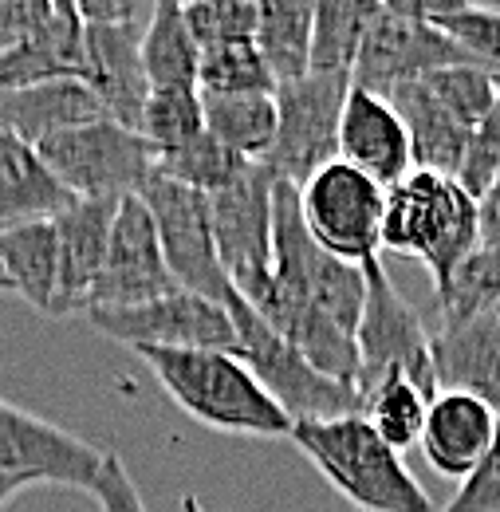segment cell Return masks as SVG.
<instances>
[{
	"mask_svg": "<svg viewBox=\"0 0 500 512\" xmlns=\"http://www.w3.org/2000/svg\"><path fill=\"white\" fill-rule=\"evenodd\" d=\"M288 442L359 512H434L430 493L410 473L402 453L386 446L363 414L300 422Z\"/></svg>",
	"mask_w": 500,
	"mask_h": 512,
	"instance_id": "1",
	"label": "cell"
},
{
	"mask_svg": "<svg viewBox=\"0 0 500 512\" xmlns=\"http://www.w3.org/2000/svg\"><path fill=\"white\" fill-rule=\"evenodd\" d=\"M193 422L237 438H292V418L233 351H138Z\"/></svg>",
	"mask_w": 500,
	"mask_h": 512,
	"instance_id": "2",
	"label": "cell"
},
{
	"mask_svg": "<svg viewBox=\"0 0 500 512\" xmlns=\"http://www.w3.org/2000/svg\"><path fill=\"white\" fill-rule=\"evenodd\" d=\"M382 249L422 260L434 276V288H445L449 276L481 249L477 197H469L457 178L410 170L386 190Z\"/></svg>",
	"mask_w": 500,
	"mask_h": 512,
	"instance_id": "3",
	"label": "cell"
},
{
	"mask_svg": "<svg viewBox=\"0 0 500 512\" xmlns=\"http://www.w3.org/2000/svg\"><path fill=\"white\" fill-rule=\"evenodd\" d=\"M225 308H229L233 331H237L233 355L256 375V383L268 390V398L292 418V426L363 414V398L355 386L315 371L312 363L288 339H280L237 292L225 300Z\"/></svg>",
	"mask_w": 500,
	"mask_h": 512,
	"instance_id": "4",
	"label": "cell"
},
{
	"mask_svg": "<svg viewBox=\"0 0 500 512\" xmlns=\"http://www.w3.org/2000/svg\"><path fill=\"white\" fill-rule=\"evenodd\" d=\"M272 276L312 300L319 312H327L351 335L359 331L363 300H367V268L331 256L304 225L300 190L288 182H276L272 193Z\"/></svg>",
	"mask_w": 500,
	"mask_h": 512,
	"instance_id": "5",
	"label": "cell"
},
{
	"mask_svg": "<svg viewBox=\"0 0 500 512\" xmlns=\"http://www.w3.org/2000/svg\"><path fill=\"white\" fill-rule=\"evenodd\" d=\"M48 170L79 201H126L146 190L158 174V150L142 130L115 119L67 130L36 146Z\"/></svg>",
	"mask_w": 500,
	"mask_h": 512,
	"instance_id": "6",
	"label": "cell"
},
{
	"mask_svg": "<svg viewBox=\"0 0 500 512\" xmlns=\"http://www.w3.org/2000/svg\"><path fill=\"white\" fill-rule=\"evenodd\" d=\"M355 79L351 75H315L276 87V142L260 166L276 182L308 186L315 174L339 162V123L347 111Z\"/></svg>",
	"mask_w": 500,
	"mask_h": 512,
	"instance_id": "7",
	"label": "cell"
},
{
	"mask_svg": "<svg viewBox=\"0 0 500 512\" xmlns=\"http://www.w3.org/2000/svg\"><path fill=\"white\" fill-rule=\"evenodd\" d=\"M367 268V300L359 316V383L355 390H371L382 379H410L430 398H438V371H434V347L422 316L402 300L382 260L363 264Z\"/></svg>",
	"mask_w": 500,
	"mask_h": 512,
	"instance_id": "8",
	"label": "cell"
},
{
	"mask_svg": "<svg viewBox=\"0 0 500 512\" xmlns=\"http://www.w3.org/2000/svg\"><path fill=\"white\" fill-rule=\"evenodd\" d=\"M95 331L138 351H237V331L225 304L193 296L186 288L134 308L87 312Z\"/></svg>",
	"mask_w": 500,
	"mask_h": 512,
	"instance_id": "9",
	"label": "cell"
},
{
	"mask_svg": "<svg viewBox=\"0 0 500 512\" xmlns=\"http://www.w3.org/2000/svg\"><path fill=\"white\" fill-rule=\"evenodd\" d=\"M300 213L315 241L339 260L371 264L382 249L386 186L347 166L343 158L323 166L308 186H300Z\"/></svg>",
	"mask_w": 500,
	"mask_h": 512,
	"instance_id": "10",
	"label": "cell"
},
{
	"mask_svg": "<svg viewBox=\"0 0 500 512\" xmlns=\"http://www.w3.org/2000/svg\"><path fill=\"white\" fill-rule=\"evenodd\" d=\"M457 64H477V60H469L438 24H430L418 4H378L351 79L355 87L386 99L402 83L426 79L441 67Z\"/></svg>",
	"mask_w": 500,
	"mask_h": 512,
	"instance_id": "11",
	"label": "cell"
},
{
	"mask_svg": "<svg viewBox=\"0 0 500 512\" xmlns=\"http://www.w3.org/2000/svg\"><path fill=\"white\" fill-rule=\"evenodd\" d=\"M138 197L154 217L162 253H166V264H170L178 288L225 304L233 296V284H229V276L221 268V256H217L209 197L186 190V186H178L162 174H154Z\"/></svg>",
	"mask_w": 500,
	"mask_h": 512,
	"instance_id": "12",
	"label": "cell"
},
{
	"mask_svg": "<svg viewBox=\"0 0 500 512\" xmlns=\"http://www.w3.org/2000/svg\"><path fill=\"white\" fill-rule=\"evenodd\" d=\"M272 193V170L252 162L245 178L209 197L217 256L241 300H252L272 280Z\"/></svg>",
	"mask_w": 500,
	"mask_h": 512,
	"instance_id": "13",
	"label": "cell"
},
{
	"mask_svg": "<svg viewBox=\"0 0 500 512\" xmlns=\"http://www.w3.org/2000/svg\"><path fill=\"white\" fill-rule=\"evenodd\" d=\"M103 461L107 449L91 446L0 398V477L20 485L48 481L67 489H95Z\"/></svg>",
	"mask_w": 500,
	"mask_h": 512,
	"instance_id": "14",
	"label": "cell"
},
{
	"mask_svg": "<svg viewBox=\"0 0 500 512\" xmlns=\"http://www.w3.org/2000/svg\"><path fill=\"white\" fill-rule=\"evenodd\" d=\"M178 292V280L166 264L158 229L150 209L142 205V197H126L115 213V229H111V249L103 260V272L95 280L91 292V308H134V304H150L158 296Z\"/></svg>",
	"mask_w": 500,
	"mask_h": 512,
	"instance_id": "15",
	"label": "cell"
},
{
	"mask_svg": "<svg viewBox=\"0 0 500 512\" xmlns=\"http://www.w3.org/2000/svg\"><path fill=\"white\" fill-rule=\"evenodd\" d=\"M245 304L280 339H288L315 371H323V375H331L339 383H351V386L359 383V343H355V335L347 327H339L327 312H319L312 300L288 292L272 276Z\"/></svg>",
	"mask_w": 500,
	"mask_h": 512,
	"instance_id": "16",
	"label": "cell"
},
{
	"mask_svg": "<svg viewBox=\"0 0 500 512\" xmlns=\"http://www.w3.org/2000/svg\"><path fill=\"white\" fill-rule=\"evenodd\" d=\"M83 83L99 95L107 119L142 130L150 79L142 67V24H83Z\"/></svg>",
	"mask_w": 500,
	"mask_h": 512,
	"instance_id": "17",
	"label": "cell"
},
{
	"mask_svg": "<svg viewBox=\"0 0 500 512\" xmlns=\"http://www.w3.org/2000/svg\"><path fill=\"white\" fill-rule=\"evenodd\" d=\"M339 158L347 166L363 170L367 178H375L386 190L398 186L414 170L410 134L402 127L398 111L390 107V99L363 91V87H351L347 111L339 123Z\"/></svg>",
	"mask_w": 500,
	"mask_h": 512,
	"instance_id": "18",
	"label": "cell"
},
{
	"mask_svg": "<svg viewBox=\"0 0 500 512\" xmlns=\"http://www.w3.org/2000/svg\"><path fill=\"white\" fill-rule=\"evenodd\" d=\"M123 201H79L56 217L60 233V304L56 320L63 316H87L95 280L103 272V260L111 249L115 213Z\"/></svg>",
	"mask_w": 500,
	"mask_h": 512,
	"instance_id": "19",
	"label": "cell"
},
{
	"mask_svg": "<svg viewBox=\"0 0 500 512\" xmlns=\"http://www.w3.org/2000/svg\"><path fill=\"white\" fill-rule=\"evenodd\" d=\"M500 414L461 390H438V398L430 402V418H426V434H422V453L430 461V469L449 477V481H465L493 446L497 438Z\"/></svg>",
	"mask_w": 500,
	"mask_h": 512,
	"instance_id": "20",
	"label": "cell"
},
{
	"mask_svg": "<svg viewBox=\"0 0 500 512\" xmlns=\"http://www.w3.org/2000/svg\"><path fill=\"white\" fill-rule=\"evenodd\" d=\"M48 79H83V20L71 0H52L44 20L0 56V95Z\"/></svg>",
	"mask_w": 500,
	"mask_h": 512,
	"instance_id": "21",
	"label": "cell"
},
{
	"mask_svg": "<svg viewBox=\"0 0 500 512\" xmlns=\"http://www.w3.org/2000/svg\"><path fill=\"white\" fill-rule=\"evenodd\" d=\"M430 347L438 390L473 394L500 414V320L493 312L465 323H438Z\"/></svg>",
	"mask_w": 500,
	"mask_h": 512,
	"instance_id": "22",
	"label": "cell"
},
{
	"mask_svg": "<svg viewBox=\"0 0 500 512\" xmlns=\"http://www.w3.org/2000/svg\"><path fill=\"white\" fill-rule=\"evenodd\" d=\"M107 111L83 79H48L12 95H0V130L16 134L28 146H40L56 134L103 123Z\"/></svg>",
	"mask_w": 500,
	"mask_h": 512,
	"instance_id": "23",
	"label": "cell"
},
{
	"mask_svg": "<svg viewBox=\"0 0 500 512\" xmlns=\"http://www.w3.org/2000/svg\"><path fill=\"white\" fill-rule=\"evenodd\" d=\"M71 205L75 197L48 170L40 150L0 130V233L36 221H56Z\"/></svg>",
	"mask_w": 500,
	"mask_h": 512,
	"instance_id": "24",
	"label": "cell"
},
{
	"mask_svg": "<svg viewBox=\"0 0 500 512\" xmlns=\"http://www.w3.org/2000/svg\"><path fill=\"white\" fill-rule=\"evenodd\" d=\"M390 107L398 111L402 127L410 134V154H414V170H430V174H445V178H457L461 162H465V146H469V130L461 127L438 99L434 91L414 79V83H402L394 87L390 95Z\"/></svg>",
	"mask_w": 500,
	"mask_h": 512,
	"instance_id": "25",
	"label": "cell"
},
{
	"mask_svg": "<svg viewBox=\"0 0 500 512\" xmlns=\"http://www.w3.org/2000/svg\"><path fill=\"white\" fill-rule=\"evenodd\" d=\"M0 268L8 276V292L28 300L40 316L56 320L60 304V233L56 221H36L0 233Z\"/></svg>",
	"mask_w": 500,
	"mask_h": 512,
	"instance_id": "26",
	"label": "cell"
},
{
	"mask_svg": "<svg viewBox=\"0 0 500 512\" xmlns=\"http://www.w3.org/2000/svg\"><path fill=\"white\" fill-rule=\"evenodd\" d=\"M312 24L315 4L268 0L256 12V52L268 64L276 87L304 79L312 71Z\"/></svg>",
	"mask_w": 500,
	"mask_h": 512,
	"instance_id": "27",
	"label": "cell"
},
{
	"mask_svg": "<svg viewBox=\"0 0 500 512\" xmlns=\"http://www.w3.org/2000/svg\"><path fill=\"white\" fill-rule=\"evenodd\" d=\"M142 67H146L150 91H158V87H197L201 48L189 36L178 0L154 4L150 20L142 24Z\"/></svg>",
	"mask_w": 500,
	"mask_h": 512,
	"instance_id": "28",
	"label": "cell"
},
{
	"mask_svg": "<svg viewBox=\"0 0 500 512\" xmlns=\"http://www.w3.org/2000/svg\"><path fill=\"white\" fill-rule=\"evenodd\" d=\"M205 130L233 154L264 162L276 142V91L272 95H201Z\"/></svg>",
	"mask_w": 500,
	"mask_h": 512,
	"instance_id": "29",
	"label": "cell"
},
{
	"mask_svg": "<svg viewBox=\"0 0 500 512\" xmlns=\"http://www.w3.org/2000/svg\"><path fill=\"white\" fill-rule=\"evenodd\" d=\"M363 418L371 422L378 438L390 449L406 453V449L422 446L426 434V418H430V394L410 379H382L378 386L363 390Z\"/></svg>",
	"mask_w": 500,
	"mask_h": 512,
	"instance_id": "30",
	"label": "cell"
},
{
	"mask_svg": "<svg viewBox=\"0 0 500 512\" xmlns=\"http://www.w3.org/2000/svg\"><path fill=\"white\" fill-rule=\"evenodd\" d=\"M375 12L378 4H351V0L315 4V24H312L315 75H351L355 71L363 36H367Z\"/></svg>",
	"mask_w": 500,
	"mask_h": 512,
	"instance_id": "31",
	"label": "cell"
},
{
	"mask_svg": "<svg viewBox=\"0 0 500 512\" xmlns=\"http://www.w3.org/2000/svg\"><path fill=\"white\" fill-rule=\"evenodd\" d=\"M249 166H252L249 158H241L229 146H221L209 130L201 138L186 142V146H178V150L158 154V174L162 178H170V182H178L186 190L205 193V197L229 190L237 178H245Z\"/></svg>",
	"mask_w": 500,
	"mask_h": 512,
	"instance_id": "32",
	"label": "cell"
},
{
	"mask_svg": "<svg viewBox=\"0 0 500 512\" xmlns=\"http://www.w3.org/2000/svg\"><path fill=\"white\" fill-rule=\"evenodd\" d=\"M500 304V245H481L449 284L438 288V323H465L497 312Z\"/></svg>",
	"mask_w": 500,
	"mask_h": 512,
	"instance_id": "33",
	"label": "cell"
},
{
	"mask_svg": "<svg viewBox=\"0 0 500 512\" xmlns=\"http://www.w3.org/2000/svg\"><path fill=\"white\" fill-rule=\"evenodd\" d=\"M197 91L201 95H272L276 79L256 52V40L205 48L197 67Z\"/></svg>",
	"mask_w": 500,
	"mask_h": 512,
	"instance_id": "34",
	"label": "cell"
},
{
	"mask_svg": "<svg viewBox=\"0 0 500 512\" xmlns=\"http://www.w3.org/2000/svg\"><path fill=\"white\" fill-rule=\"evenodd\" d=\"M422 83L434 91V99H438L441 107H445L461 127L469 130V134L489 119V111L497 107V99H500V75L481 64L441 67L434 75H426Z\"/></svg>",
	"mask_w": 500,
	"mask_h": 512,
	"instance_id": "35",
	"label": "cell"
},
{
	"mask_svg": "<svg viewBox=\"0 0 500 512\" xmlns=\"http://www.w3.org/2000/svg\"><path fill=\"white\" fill-rule=\"evenodd\" d=\"M422 16L430 24H438L441 32L481 67L500 75V8H481V4H461V0H445V4H418Z\"/></svg>",
	"mask_w": 500,
	"mask_h": 512,
	"instance_id": "36",
	"label": "cell"
},
{
	"mask_svg": "<svg viewBox=\"0 0 500 512\" xmlns=\"http://www.w3.org/2000/svg\"><path fill=\"white\" fill-rule=\"evenodd\" d=\"M142 134L158 154L178 150L205 134V107L197 87H158L146 99L142 111Z\"/></svg>",
	"mask_w": 500,
	"mask_h": 512,
	"instance_id": "37",
	"label": "cell"
},
{
	"mask_svg": "<svg viewBox=\"0 0 500 512\" xmlns=\"http://www.w3.org/2000/svg\"><path fill=\"white\" fill-rule=\"evenodd\" d=\"M256 12H260V4H249V0H193V4H182L189 36L201 52L221 48V44L256 40Z\"/></svg>",
	"mask_w": 500,
	"mask_h": 512,
	"instance_id": "38",
	"label": "cell"
},
{
	"mask_svg": "<svg viewBox=\"0 0 500 512\" xmlns=\"http://www.w3.org/2000/svg\"><path fill=\"white\" fill-rule=\"evenodd\" d=\"M500 174V99L497 107L489 111V119L469 134V146H465V162L457 170V182L465 186L469 197H485V190L497 182Z\"/></svg>",
	"mask_w": 500,
	"mask_h": 512,
	"instance_id": "39",
	"label": "cell"
},
{
	"mask_svg": "<svg viewBox=\"0 0 500 512\" xmlns=\"http://www.w3.org/2000/svg\"><path fill=\"white\" fill-rule=\"evenodd\" d=\"M441 512H500V422L485 461L457 485V493Z\"/></svg>",
	"mask_w": 500,
	"mask_h": 512,
	"instance_id": "40",
	"label": "cell"
},
{
	"mask_svg": "<svg viewBox=\"0 0 500 512\" xmlns=\"http://www.w3.org/2000/svg\"><path fill=\"white\" fill-rule=\"evenodd\" d=\"M91 493L99 497L103 512H146L138 485L130 481L123 457H115V453H107L103 473H99V481H95V489H91Z\"/></svg>",
	"mask_w": 500,
	"mask_h": 512,
	"instance_id": "41",
	"label": "cell"
},
{
	"mask_svg": "<svg viewBox=\"0 0 500 512\" xmlns=\"http://www.w3.org/2000/svg\"><path fill=\"white\" fill-rule=\"evenodd\" d=\"M52 0H0V56L12 52L48 12Z\"/></svg>",
	"mask_w": 500,
	"mask_h": 512,
	"instance_id": "42",
	"label": "cell"
},
{
	"mask_svg": "<svg viewBox=\"0 0 500 512\" xmlns=\"http://www.w3.org/2000/svg\"><path fill=\"white\" fill-rule=\"evenodd\" d=\"M75 12L83 24H134L142 16L134 0H79Z\"/></svg>",
	"mask_w": 500,
	"mask_h": 512,
	"instance_id": "43",
	"label": "cell"
},
{
	"mask_svg": "<svg viewBox=\"0 0 500 512\" xmlns=\"http://www.w3.org/2000/svg\"><path fill=\"white\" fill-rule=\"evenodd\" d=\"M477 209H481V245H500V174L477 201Z\"/></svg>",
	"mask_w": 500,
	"mask_h": 512,
	"instance_id": "44",
	"label": "cell"
},
{
	"mask_svg": "<svg viewBox=\"0 0 500 512\" xmlns=\"http://www.w3.org/2000/svg\"><path fill=\"white\" fill-rule=\"evenodd\" d=\"M20 489H24L20 481H8V477H0V509H4V505H8V501L20 493Z\"/></svg>",
	"mask_w": 500,
	"mask_h": 512,
	"instance_id": "45",
	"label": "cell"
},
{
	"mask_svg": "<svg viewBox=\"0 0 500 512\" xmlns=\"http://www.w3.org/2000/svg\"><path fill=\"white\" fill-rule=\"evenodd\" d=\"M0 292H8V276H4V268H0Z\"/></svg>",
	"mask_w": 500,
	"mask_h": 512,
	"instance_id": "46",
	"label": "cell"
},
{
	"mask_svg": "<svg viewBox=\"0 0 500 512\" xmlns=\"http://www.w3.org/2000/svg\"><path fill=\"white\" fill-rule=\"evenodd\" d=\"M493 316H497V320H500V304H497V312H493Z\"/></svg>",
	"mask_w": 500,
	"mask_h": 512,
	"instance_id": "47",
	"label": "cell"
}]
</instances>
